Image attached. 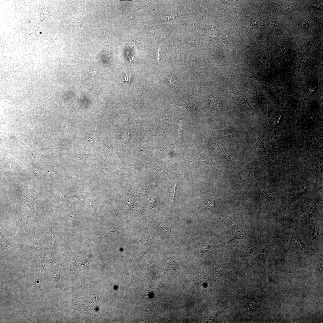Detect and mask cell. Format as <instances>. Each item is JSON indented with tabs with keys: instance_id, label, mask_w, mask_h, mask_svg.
I'll use <instances>...</instances> for the list:
<instances>
[{
	"instance_id": "cell-15",
	"label": "cell",
	"mask_w": 323,
	"mask_h": 323,
	"mask_svg": "<svg viewBox=\"0 0 323 323\" xmlns=\"http://www.w3.org/2000/svg\"><path fill=\"white\" fill-rule=\"evenodd\" d=\"M323 268V258H321L319 261L317 266V269L319 270H322Z\"/></svg>"
},
{
	"instance_id": "cell-19",
	"label": "cell",
	"mask_w": 323,
	"mask_h": 323,
	"mask_svg": "<svg viewBox=\"0 0 323 323\" xmlns=\"http://www.w3.org/2000/svg\"><path fill=\"white\" fill-rule=\"evenodd\" d=\"M41 33H41V32H40V34H41Z\"/></svg>"
},
{
	"instance_id": "cell-3",
	"label": "cell",
	"mask_w": 323,
	"mask_h": 323,
	"mask_svg": "<svg viewBox=\"0 0 323 323\" xmlns=\"http://www.w3.org/2000/svg\"><path fill=\"white\" fill-rule=\"evenodd\" d=\"M206 107L212 109L215 113L218 112L222 106V103L218 98L212 95L207 96L205 100Z\"/></svg>"
},
{
	"instance_id": "cell-10",
	"label": "cell",
	"mask_w": 323,
	"mask_h": 323,
	"mask_svg": "<svg viewBox=\"0 0 323 323\" xmlns=\"http://www.w3.org/2000/svg\"><path fill=\"white\" fill-rule=\"evenodd\" d=\"M289 242L292 243L298 249L303 251L304 246L298 238L292 234H290L289 237Z\"/></svg>"
},
{
	"instance_id": "cell-16",
	"label": "cell",
	"mask_w": 323,
	"mask_h": 323,
	"mask_svg": "<svg viewBox=\"0 0 323 323\" xmlns=\"http://www.w3.org/2000/svg\"><path fill=\"white\" fill-rule=\"evenodd\" d=\"M183 122L182 121L180 122V124H179V130L178 132V135L179 137H181L182 136V129L183 126Z\"/></svg>"
},
{
	"instance_id": "cell-1",
	"label": "cell",
	"mask_w": 323,
	"mask_h": 323,
	"mask_svg": "<svg viewBox=\"0 0 323 323\" xmlns=\"http://www.w3.org/2000/svg\"><path fill=\"white\" fill-rule=\"evenodd\" d=\"M269 123L265 130L266 133L278 142L276 130L281 120V115H276L269 106L268 107Z\"/></svg>"
},
{
	"instance_id": "cell-18",
	"label": "cell",
	"mask_w": 323,
	"mask_h": 323,
	"mask_svg": "<svg viewBox=\"0 0 323 323\" xmlns=\"http://www.w3.org/2000/svg\"><path fill=\"white\" fill-rule=\"evenodd\" d=\"M251 171H251L250 172H249V174H248V175L246 177V178L248 177H249L250 176V173H251Z\"/></svg>"
},
{
	"instance_id": "cell-17",
	"label": "cell",
	"mask_w": 323,
	"mask_h": 323,
	"mask_svg": "<svg viewBox=\"0 0 323 323\" xmlns=\"http://www.w3.org/2000/svg\"><path fill=\"white\" fill-rule=\"evenodd\" d=\"M162 56V51L160 49H159L157 51V60L158 62H159V60L161 57Z\"/></svg>"
},
{
	"instance_id": "cell-8",
	"label": "cell",
	"mask_w": 323,
	"mask_h": 323,
	"mask_svg": "<svg viewBox=\"0 0 323 323\" xmlns=\"http://www.w3.org/2000/svg\"><path fill=\"white\" fill-rule=\"evenodd\" d=\"M212 241L211 240H207L199 243L194 249L195 254L193 258L199 253H204L207 252L211 246V243Z\"/></svg>"
},
{
	"instance_id": "cell-11",
	"label": "cell",
	"mask_w": 323,
	"mask_h": 323,
	"mask_svg": "<svg viewBox=\"0 0 323 323\" xmlns=\"http://www.w3.org/2000/svg\"><path fill=\"white\" fill-rule=\"evenodd\" d=\"M271 246V244L266 245L255 258V260L256 262H260L264 260L268 255Z\"/></svg>"
},
{
	"instance_id": "cell-4",
	"label": "cell",
	"mask_w": 323,
	"mask_h": 323,
	"mask_svg": "<svg viewBox=\"0 0 323 323\" xmlns=\"http://www.w3.org/2000/svg\"><path fill=\"white\" fill-rule=\"evenodd\" d=\"M232 224L233 226L234 227L236 233L229 240L225 242L224 243L222 244V245L224 244L230 242V241L233 240H235L237 239H243L249 240L250 238V234L249 232H248L246 230H244L240 226L237 224L234 223L233 222L231 221L230 220L228 219L227 218L225 217Z\"/></svg>"
},
{
	"instance_id": "cell-14",
	"label": "cell",
	"mask_w": 323,
	"mask_h": 323,
	"mask_svg": "<svg viewBox=\"0 0 323 323\" xmlns=\"http://www.w3.org/2000/svg\"><path fill=\"white\" fill-rule=\"evenodd\" d=\"M318 234L317 230L314 228H312L309 232L310 237L313 240L317 239Z\"/></svg>"
},
{
	"instance_id": "cell-2",
	"label": "cell",
	"mask_w": 323,
	"mask_h": 323,
	"mask_svg": "<svg viewBox=\"0 0 323 323\" xmlns=\"http://www.w3.org/2000/svg\"><path fill=\"white\" fill-rule=\"evenodd\" d=\"M253 137L256 144L257 153L263 156H269L277 153L279 149L268 145L262 141L255 132L253 134Z\"/></svg>"
},
{
	"instance_id": "cell-13",
	"label": "cell",
	"mask_w": 323,
	"mask_h": 323,
	"mask_svg": "<svg viewBox=\"0 0 323 323\" xmlns=\"http://www.w3.org/2000/svg\"><path fill=\"white\" fill-rule=\"evenodd\" d=\"M231 306H228V305H227L226 307H224L223 309L217 312L216 314L214 316H213L211 317L210 318L208 319V320L207 322H213L214 321L216 318V317H217L222 312H223L225 310L227 309V308Z\"/></svg>"
},
{
	"instance_id": "cell-9",
	"label": "cell",
	"mask_w": 323,
	"mask_h": 323,
	"mask_svg": "<svg viewBox=\"0 0 323 323\" xmlns=\"http://www.w3.org/2000/svg\"><path fill=\"white\" fill-rule=\"evenodd\" d=\"M210 147L217 153L218 155L225 160L227 163L230 162L231 160L228 156L224 152L223 148L217 143H214L210 145Z\"/></svg>"
},
{
	"instance_id": "cell-6",
	"label": "cell",
	"mask_w": 323,
	"mask_h": 323,
	"mask_svg": "<svg viewBox=\"0 0 323 323\" xmlns=\"http://www.w3.org/2000/svg\"><path fill=\"white\" fill-rule=\"evenodd\" d=\"M19 195L20 199L27 205L34 214L39 217L31 202L30 195L28 191L26 189H20L19 190Z\"/></svg>"
},
{
	"instance_id": "cell-5",
	"label": "cell",
	"mask_w": 323,
	"mask_h": 323,
	"mask_svg": "<svg viewBox=\"0 0 323 323\" xmlns=\"http://www.w3.org/2000/svg\"><path fill=\"white\" fill-rule=\"evenodd\" d=\"M193 98L183 99L177 103L188 110L196 118H198L196 102Z\"/></svg>"
},
{
	"instance_id": "cell-12",
	"label": "cell",
	"mask_w": 323,
	"mask_h": 323,
	"mask_svg": "<svg viewBox=\"0 0 323 323\" xmlns=\"http://www.w3.org/2000/svg\"><path fill=\"white\" fill-rule=\"evenodd\" d=\"M248 91V95L249 98L257 106L261 107L258 96L255 93L251 92L245 86Z\"/></svg>"
},
{
	"instance_id": "cell-7",
	"label": "cell",
	"mask_w": 323,
	"mask_h": 323,
	"mask_svg": "<svg viewBox=\"0 0 323 323\" xmlns=\"http://www.w3.org/2000/svg\"><path fill=\"white\" fill-rule=\"evenodd\" d=\"M234 94L236 97L237 101L240 105L246 107L249 110L250 113L252 112L253 109L248 103L246 96L242 94L238 91L234 90V92H231Z\"/></svg>"
}]
</instances>
